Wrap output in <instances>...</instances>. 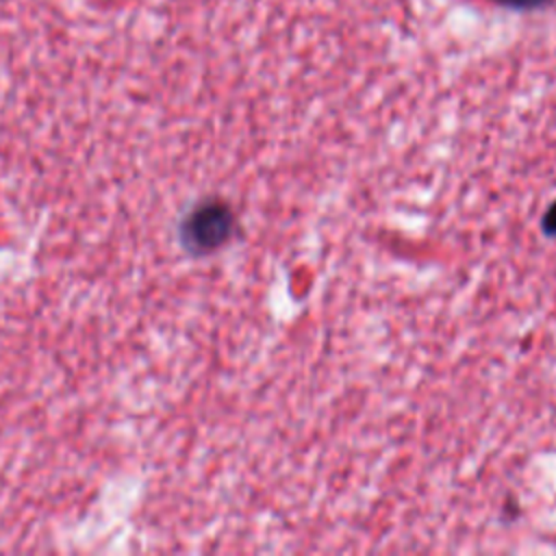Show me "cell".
<instances>
[{"mask_svg": "<svg viewBox=\"0 0 556 556\" xmlns=\"http://www.w3.org/2000/svg\"><path fill=\"white\" fill-rule=\"evenodd\" d=\"M235 232V215L228 204L208 200L198 204L182 222V243L195 252L206 254L222 248Z\"/></svg>", "mask_w": 556, "mask_h": 556, "instance_id": "obj_1", "label": "cell"}, {"mask_svg": "<svg viewBox=\"0 0 556 556\" xmlns=\"http://www.w3.org/2000/svg\"><path fill=\"white\" fill-rule=\"evenodd\" d=\"M504 4H510V7H539L543 4L545 0H500Z\"/></svg>", "mask_w": 556, "mask_h": 556, "instance_id": "obj_3", "label": "cell"}, {"mask_svg": "<svg viewBox=\"0 0 556 556\" xmlns=\"http://www.w3.org/2000/svg\"><path fill=\"white\" fill-rule=\"evenodd\" d=\"M541 226H543V232L549 235V237H556V200L549 204V208L545 211L543 219H541Z\"/></svg>", "mask_w": 556, "mask_h": 556, "instance_id": "obj_2", "label": "cell"}]
</instances>
